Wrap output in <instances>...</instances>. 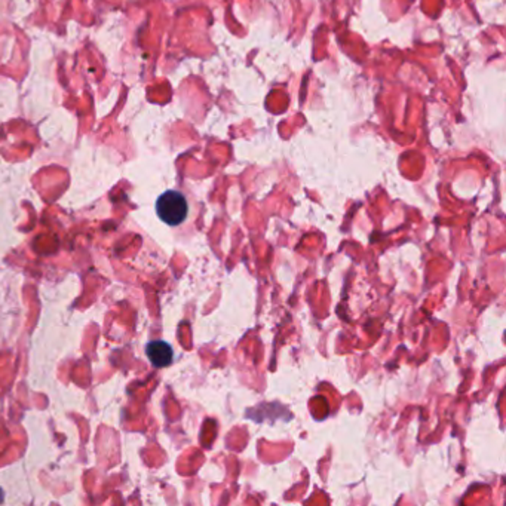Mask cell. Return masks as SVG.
Returning a JSON list of instances; mask_svg holds the SVG:
<instances>
[{
	"label": "cell",
	"mask_w": 506,
	"mask_h": 506,
	"mask_svg": "<svg viewBox=\"0 0 506 506\" xmlns=\"http://www.w3.org/2000/svg\"><path fill=\"white\" fill-rule=\"evenodd\" d=\"M156 214L168 226H178L187 218L189 204L177 190L164 192L156 201Z\"/></svg>",
	"instance_id": "obj_1"
},
{
	"label": "cell",
	"mask_w": 506,
	"mask_h": 506,
	"mask_svg": "<svg viewBox=\"0 0 506 506\" xmlns=\"http://www.w3.org/2000/svg\"><path fill=\"white\" fill-rule=\"evenodd\" d=\"M5 500V494H3V490L2 487H0V503H2Z\"/></svg>",
	"instance_id": "obj_3"
},
{
	"label": "cell",
	"mask_w": 506,
	"mask_h": 506,
	"mask_svg": "<svg viewBox=\"0 0 506 506\" xmlns=\"http://www.w3.org/2000/svg\"><path fill=\"white\" fill-rule=\"evenodd\" d=\"M146 355L148 361H151L155 367L164 368L168 367L174 358V351H172L171 344L162 340H155L147 343L146 346Z\"/></svg>",
	"instance_id": "obj_2"
}]
</instances>
